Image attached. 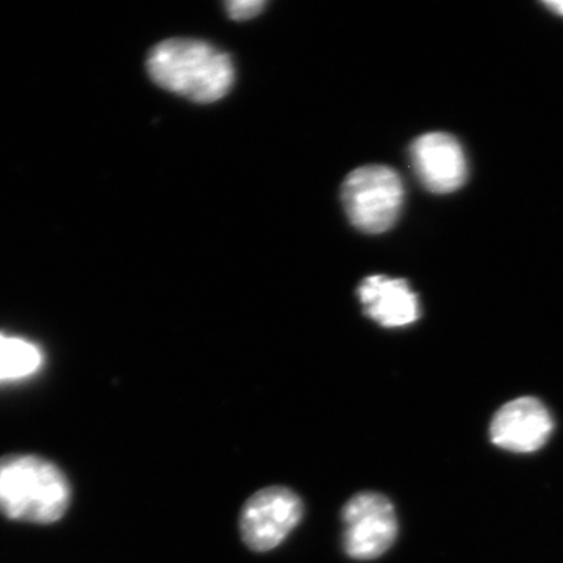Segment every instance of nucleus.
I'll list each match as a JSON object with an SVG mask.
<instances>
[{
    "label": "nucleus",
    "mask_w": 563,
    "mask_h": 563,
    "mask_svg": "<svg viewBox=\"0 0 563 563\" xmlns=\"http://www.w3.org/2000/svg\"><path fill=\"white\" fill-rule=\"evenodd\" d=\"M147 70L163 90L199 103L220 101L235 81L231 57L201 40L162 41L150 52Z\"/></svg>",
    "instance_id": "1"
},
{
    "label": "nucleus",
    "mask_w": 563,
    "mask_h": 563,
    "mask_svg": "<svg viewBox=\"0 0 563 563\" xmlns=\"http://www.w3.org/2000/svg\"><path fill=\"white\" fill-rule=\"evenodd\" d=\"M70 487L60 468L36 455L0 459V512L11 520L49 525L68 510Z\"/></svg>",
    "instance_id": "2"
},
{
    "label": "nucleus",
    "mask_w": 563,
    "mask_h": 563,
    "mask_svg": "<svg viewBox=\"0 0 563 563\" xmlns=\"http://www.w3.org/2000/svg\"><path fill=\"white\" fill-rule=\"evenodd\" d=\"M342 201L347 218L358 231L372 235L387 232L401 214L402 179L388 166H362L343 181Z\"/></svg>",
    "instance_id": "3"
},
{
    "label": "nucleus",
    "mask_w": 563,
    "mask_h": 563,
    "mask_svg": "<svg viewBox=\"0 0 563 563\" xmlns=\"http://www.w3.org/2000/svg\"><path fill=\"white\" fill-rule=\"evenodd\" d=\"M344 553L354 561H374L398 539V517L387 496L361 492L342 510Z\"/></svg>",
    "instance_id": "4"
},
{
    "label": "nucleus",
    "mask_w": 563,
    "mask_h": 563,
    "mask_svg": "<svg viewBox=\"0 0 563 563\" xmlns=\"http://www.w3.org/2000/svg\"><path fill=\"white\" fill-rule=\"evenodd\" d=\"M303 504L291 488H262L244 503L240 515L243 542L255 553L279 547L302 520Z\"/></svg>",
    "instance_id": "5"
},
{
    "label": "nucleus",
    "mask_w": 563,
    "mask_h": 563,
    "mask_svg": "<svg viewBox=\"0 0 563 563\" xmlns=\"http://www.w3.org/2000/svg\"><path fill=\"white\" fill-rule=\"evenodd\" d=\"M412 165L418 179L437 195L459 190L468 176L465 152L461 143L448 133L421 135L412 144Z\"/></svg>",
    "instance_id": "6"
},
{
    "label": "nucleus",
    "mask_w": 563,
    "mask_h": 563,
    "mask_svg": "<svg viewBox=\"0 0 563 563\" xmlns=\"http://www.w3.org/2000/svg\"><path fill=\"white\" fill-rule=\"evenodd\" d=\"M554 422L547 407L536 398L507 402L493 418L492 442L514 453H533L550 440Z\"/></svg>",
    "instance_id": "7"
},
{
    "label": "nucleus",
    "mask_w": 563,
    "mask_h": 563,
    "mask_svg": "<svg viewBox=\"0 0 563 563\" xmlns=\"http://www.w3.org/2000/svg\"><path fill=\"white\" fill-rule=\"evenodd\" d=\"M363 313L383 328H406L420 320L418 296L404 279L369 276L357 290Z\"/></svg>",
    "instance_id": "8"
},
{
    "label": "nucleus",
    "mask_w": 563,
    "mask_h": 563,
    "mask_svg": "<svg viewBox=\"0 0 563 563\" xmlns=\"http://www.w3.org/2000/svg\"><path fill=\"white\" fill-rule=\"evenodd\" d=\"M43 365L36 344L0 333V383H13L35 374Z\"/></svg>",
    "instance_id": "9"
},
{
    "label": "nucleus",
    "mask_w": 563,
    "mask_h": 563,
    "mask_svg": "<svg viewBox=\"0 0 563 563\" xmlns=\"http://www.w3.org/2000/svg\"><path fill=\"white\" fill-rule=\"evenodd\" d=\"M224 7L232 20L247 21L257 16L265 9V2L262 0H233V2L225 3Z\"/></svg>",
    "instance_id": "10"
},
{
    "label": "nucleus",
    "mask_w": 563,
    "mask_h": 563,
    "mask_svg": "<svg viewBox=\"0 0 563 563\" xmlns=\"http://www.w3.org/2000/svg\"><path fill=\"white\" fill-rule=\"evenodd\" d=\"M544 5L548 7V9L553 10L554 13L562 14L563 16V0H554V2H547Z\"/></svg>",
    "instance_id": "11"
}]
</instances>
